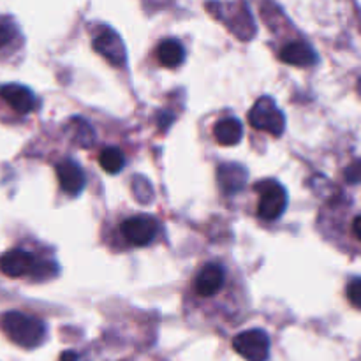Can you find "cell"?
Wrapping results in <instances>:
<instances>
[{"label":"cell","instance_id":"obj_10","mask_svg":"<svg viewBox=\"0 0 361 361\" xmlns=\"http://www.w3.org/2000/svg\"><path fill=\"white\" fill-rule=\"evenodd\" d=\"M56 178L60 187L69 196H78L85 189V173L78 162L66 159L56 164Z\"/></svg>","mask_w":361,"mask_h":361},{"label":"cell","instance_id":"obj_12","mask_svg":"<svg viewBox=\"0 0 361 361\" xmlns=\"http://www.w3.org/2000/svg\"><path fill=\"white\" fill-rule=\"evenodd\" d=\"M214 137L217 140L219 145L233 147V145L240 143V140L243 137L242 123H240V120L233 118V116L219 120L214 127Z\"/></svg>","mask_w":361,"mask_h":361},{"label":"cell","instance_id":"obj_7","mask_svg":"<svg viewBox=\"0 0 361 361\" xmlns=\"http://www.w3.org/2000/svg\"><path fill=\"white\" fill-rule=\"evenodd\" d=\"M233 348L247 361H267L270 356V338L263 330H247L233 338Z\"/></svg>","mask_w":361,"mask_h":361},{"label":"cell","instance_id":"obj_5","mask_svg":"<svg viewBox=\"0 0 361 361\" xmlns=\"http://www.w3.org/2000/svg\"><path fill=\"white\" fill-rule=\"evenodd\" d=\"M250 126L256 127L257 130H267L271 136H281L286 127V116L274 99L261 97L254 102V106L249 111Z\"/></svg>","mask_w":361,"mask_h":361},{"label":"cell","instance_id":"obj_4","mask_svg":"<svg viewBox=\"0 0 361 361\" xmlns=\"http://www.w3.org/2000/svg\"><path fill=\"white\" fill-rule=\"evenodd\" d=\"M48 267L53 264L39 263L34 254L23 249H11L0 256V271L11 279L27 277V275L42 277L41 271Z\"/></svg>","mask_w":361,"mask_h":361},{"label":"cell","instance_id":"obj_8","mask_svg":"<svg viewBox=\"0 0 361 361\" xmlns=\"http://www.w3.org/2000/svg\"><path fill=\"white\" fill-rule=\"evenodd\" d=\"M0 99L18 115H28L37 108L34 92L20 83H7L0 87Z\"/></svg>","mask_w":361,"mask_h":361},{"label":"cell","instance_id":"obj_16","mask_svg":"<svg viewBox=\"0 0 361 361\" xmlns=\"http://www.w3.org/2000/svg\"><path fill=\"white\" fill-rule=\"evenodd\" d=\"M16 35V25L9 16H2L0 14V48L9 44L13 37Z\"/></svg>","mask_w":361,"mask_h":361},{"label":"cell","instance_id":"obj_15","mask_svg":"<svg viewBox=\"0 0 361 361\" xmlns=\"http://www.w3.org/2000/svg\"><path fill=\"white\" fill-rule=\"evenodd\" d=\"M99 164L109 175H116L122 171L123 164H126V157L123 152L116 147H106L104 150L99 154Z\"/></svg>","mask_w":361,"mask_h":361},{"label":"cell","instance_id":"obj_2","mask_svg":"<svg viewBox=\"0 0 361 361\" xmlns=\"http://www.w3.org/2000/svg\"><path fill=\"white\" fill-rule=\"evenodd\" d=\"M228 270L222 263H204L200 270L194 274L192 284H190V293L200 302H210V300L219 298L228 288Z\"/></svg>","mask_w":361,"mask_h":361},{"label":"cell","instance_id":"obj_9","mask_svg":"<svg viewBox=\"0 0 361 361\" xmlns=\"http://www.w3.org/2000/svg\"><path fill=\"white\" fill-rule=\"evenodd\" d=\"M94 48L95 51L101 53V55L104 56L109 63H113V66L120 67L126 63V46H123L122 39H120V35L116 34V32H101V34L94 39Z\"/></svg>","mask_w":361,"mask_h":361},{"label":"cell","instance_id":"obj_20","mask_svg":"<svg viewBox=\"0 0 361 361\" xmlns=\"http://www.w3.org/2000/svg\"><path fill=\"white\" fill-rule=\"evenodd\" d=\"M78 355L74 351H66L62 356H60V361H76Z\"/></svg>","mask_w":361,"mask_h":361},{"label":"cell","instance_id":"obj_3","mask_svg":"<svg viewBox=\"0 0 361 361\" xmlns=\"http://www.w3.org/2000/svg\"><path fill=\"white\" fill-rule=\"evenodd\" d=\"M161 222L152 215H133L122 221L120 224V235L130 247H147L155 242Z\"/></svg>","mask_w":361,"mask_h":361},{"label":"cell","instance_id":"obj_17","mask_svg":"<svg viewBox=\"0 0 361 361\" xmlns=\"http://www.w3.org/2000/svg\"><path fill=\"white\" fill-rule=\"evenodd\" d=\"M345 295H348L349 303L361 310V279H353L349 282L348 289H345Z\"/></svg>","mask_w":361,"mask_h":361},{"label":"cell","instance_id":"obj_18","mask_svg":"<svg viewBox=\"0 0 361 361\" xmlns=\"http://www.w3.org/2000/svg\"><path fill=\"white\" fill-rule=\"evenodd\" d=\"M344 178L348 183H361V159L351 162L344 171Z\"/></svg>","mask_w":361,"mask_h":361},{"label":"cell","instance_id":"obj_11","mask_svg":"<svg viewBox=\"0 0 361 361\" xmlns=\"http://www.w3.org/2000/svg\"><path fill=\"white\" fill-rule=\"evenodd\" d=\"M279 59L295 67H310L317 63V53L310 44L303 41L288 42L279 51Z\"/></svg>","mask_w":361,"mask_h":361},{"label":"cell","instance_id":"obj_1","mask_svg":"<svg viewBox=\"0 0 361 361\" xmlns=\"http://www.w3.org/2000/svg\"><path fill=\"white\" fill-rule=\"evenodd\" d=\"M0 330L9 337V341L25 349L39 348L46 338V324L37 317L18 310L0 316Z\"/></svg>","mask_w":361,"mask_h":361},{"label":"cell","instance_id":"obj_21","mask_svg":"<svg viewBox=\"0 0 361 361\" xmlns=\"http://www.w3.org/2000/svg\"><path fill=\"white\" fill-rule=\"evenodd\" d=\"M358 94L361 95V78H360V81H358Z\"/></svg>","mask_w":361,"mask_h":361},{"label":"cell","instance_id":"obj_13","mask_svg":"<svg viewBox=\"0 0 361 361\" xmlns=\"http://www.w3.org/2000/svg\"><path fill=\"white\" fill-rule=\"evenodd\" d=\"M247 171L236 164H224L219 168V183L222 190L228 194H235L245 185Z\"/></svg>","mask_w":361,"mask_h":361},{"label":"cell","instance_id":"obj_14","mask_svg":"<svg viewBox=\"0 0 361 361\" xmlns=\"http://www.w3.org/2000/svg\"><path fill=\"white\" fill-rule=\"evenodd\" d=\"M183 46L176 39H166L157 46V60L161 66L168 67V69H175L183 62Z\"/></svg>","mask_w":361,"mask_h":361},{"label":"cell","instance_id":"obj_19","mask_svg":"<svg viewBox=\"0 0 361 361\" xmlns=\"http://www.w3.org/2000/svg\"><path fill=\"white\" fill-rule=\"evenodd\" d=\"M351 231H353V236H355V238L361 243V215H358V217L353 219Z\"/></svg>","mask_w":361,"mask_h":361},{"label":"cell","instance_id":"obj_6","mask_svg":"<svg viewBox=\"0 0 361 361\" xmlns=\"http://www.w3.org/2000/svg\"><path fill=\"white\" fill-rule=\"evenodd\" d=\"M259 190V203H257V215L263 221H277L288 207V192L284 187L275 180L259 182L256 187Z\"/></svg>","mask_w":361,"mask_h":361}]
</instances>
